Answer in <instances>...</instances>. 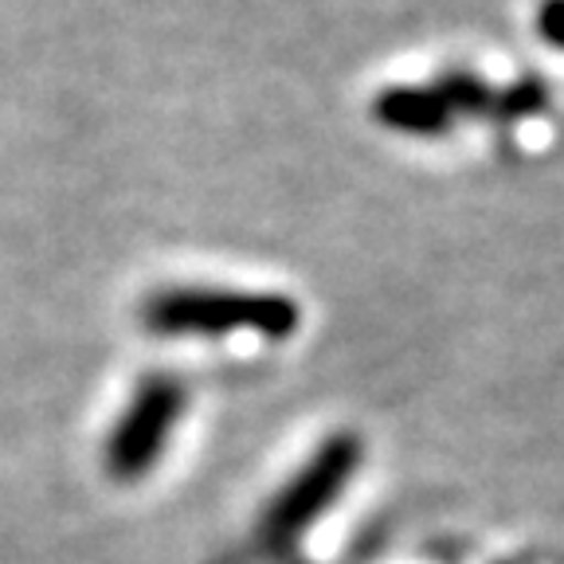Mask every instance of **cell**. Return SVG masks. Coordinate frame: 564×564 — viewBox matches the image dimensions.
Listing matches in <instances>:
<instances>
[{
    "instance_id": "6da1fadb",
    "label": "cell",
    "mask_w": 564,
    "mask_h": 564,
    "mask_svg": "<svg viewBox=\"0 0 564 564\" xmlns=\"http://www.w3.org/2000/svg\"><path fill=\"white\" fill-rule=\"evenodd\" d=\"M299 326V306L279 294H243V291H161L145 302V329L150 334H236L251 329L259 337H286Z\"/></svg>"
},
{
    "instance_id": "7a4b0ae2",
    "label": "cell",
    "mask_w": 564,
    "mask_h": 564,
    "mask_svg": "<svg viewBox=\"0 0 564 564\" xmlns=\"http://www.w3.org/2000/svg\"><path fill=\"white\" fill-rule=\"evenodd\" d=\"M181 408H185V388L165 372H153L133 392L130 408L122 412L115 435L106 443V467L118 482H138L150 475L153 463L165 455V443L181 420Z\"/></svg>"
},
{
    "instance_id": "3957f363",
    "label": "cell",
    "mask_w": 564,
    "mask_h": 564,
    "mask_svg": "<svg viewBox=\"0 0 564 564\" xmlns=\"http://www.w3.org/2000/svg\"><path fill=\"white\" fill-rule=\"evenodd\" d=\"M357 458H361V443L357 435H334L326 447L317 451L306 463L299 478H294L286 490L279 494V502L267 510L263 518V541L271 549H291L294 541L306 533V525L314 518L329 510V502L337 498L349 475L357 470Z\"/></svg>"
},
{
    "instance_id": "277c9868",
    "label": "cell",
    "mask_w": 564,
    "mask_h": 564,
    "mask_svg": "<svg viewBox=\"0 0 564 564\" xmlns=\"http://www.w3.org/2000/svg\"><path fill=\"white\" fill-rule=\"evenodd\" d=\"M372 118L392 133L440 138L455 126V110L435 87H388L372 102Z\"/></svg>"
},
{
    "instance_id": "5b68a950",
    "label": "cell",
    "mask_w": 564,
    "mask_h": 564,
    "mask_svg": "<svg viewBox=\"0 0 564 564\" xmlns=\"http://www.w3.org/2000/svg\"><path fill=\"white\" fill-rule=\"evenodd\" d=\"M447 106L455 115H486V110H498V90H490L482 79H475L470 70H447L440 83H435Z\"/></svg>"
},
{
    "instance_id": "8992f818",
    "label": "cell",
    "mask_w": 564,
    "mask_h": 564,
    "mask_svg": "<svg viewBox=\"0 0 564 564\" xmlns=\"http://www.w3.org/2000/svg\"><path fill=\"white\" fill-rule=\"evenodd\" d=\"M538 35L549 47L564 52V0H541L538 9Z\"/></svg>"
}]
</instances>
